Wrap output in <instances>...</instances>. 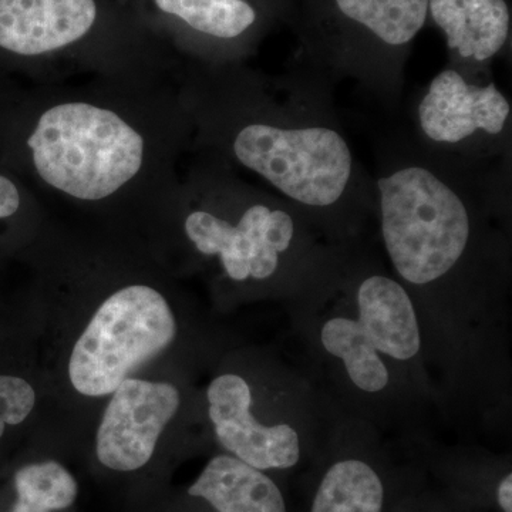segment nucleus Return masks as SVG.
I'll use <instances>...</instances> for the list:
<instances>
[{"label":"nucleus","mask_w":512,"mask_h":512,"mask_svg":"<svg viewBox=\"0 0 512 512\" xmlns=\"http://www.w3.org/2000/svg\"><path fill=\"white\" fill-rule=\"evenodd\" d=\"M412 477L375 453L338 451L319 468L305 512H392Z\"/></svg>","instance_id":"9d476101"},{"label":"nucleus","mask_w":512,"mask_h":512,"mask_svg":"<svg viewBox=\"0 0 512 512\" xmlns=\"http://www.w3.org/2000/svg\"><path fill=\"white\" fill-rule=\"evenodd\" d=\"M188 495L201 498L215 512H292L275 478L229 454L212 458Z\"/></svg>","instance_id":"ddd939ff"},{"label":"nucleus","mask_w":512,"mask_h":512,"mask_svg":"<svg viewBox=\"0 0 512 512\" xmlns=\"http://www.w3.org/2000/svg\"><path fill=\"white\" fill-rule=\"evenodd\" d=\"M168 204L180 210L195 254L215 259L235 285L302 293L335 252L336 245L320 247L322 234L295 205L208 154L181 175Z\"/></svg>","instance_id":"20e7f679"},{"label":"nucleus","mask_w":512,"mask_h":512,"mask_svg":"<svg viewBox=\"0 0 512 512\" xmlns=\"http://www.w3.org/2000/svg\"><path fill=\"white\" fill-rule=\"evenodd\" d=\"M22 205V192L12 178L0 174V220L13 217Z\"/></svg>","instance_id":"a211bd4d"},{"label":"nucleus","mask_w":512,"mask_h":512,"mask_svg":"<svg viewBox=\"0 0 512 512\" xmlns=\"http://www.w3.org/2000/svg\"><path fill=\"white\" fill-rule=\"evenodd\" d=\"M36 393L26 380L0 376V437L6 424L16 426L26 420L35 407Z\"/></svg>","instance_id":"f3484780"},{"label":"nucleus","mask_w":512,"mask_h":512,"mask_svg":"<svg viewBox=\"0 0 512 512\" xmlns=\"http://www.w3.org/2000/svg\"><path fill=\"white\" fill-rule=\"evenodd\" d=\"M158 10L218 45H242L261 16L249 0H154Z\"/></svg>","instance_id":"4468645a"},{"label":"nucleus","mask_w":512,"mask_h":512,"mask_svg":"<svg viewBox=\"0 0 512 512\" xmlns=\"http://www.w3.org/2000/svg\"><path fill=\"white\" fill-rule=\"evenodd\" d=\"M157 76L100 77L80 89H50L25 148L46 195L107 207L136 197L170 202L178 160L192 147L180 84Z\"/></svg>","instance_id":"7ed1b4c3"},{"label":"nucleus","mask_w":512,"mask_h":512,"mask_svg":"<svg viewBox=\"0 0 512 512\" xmlns=\"http://www.w3.org/2000/svg\"><path fill=\"white\" fill-rule=\"evenodd\" d=\"M180 406L173 384L126 379L113 392L97 433L100 463L114 471L146 466Z\"/></svg>","instance_id":"1a4fd4ad"},{"label":"nucleus","mask_w":512,"mask_h":512,"mask_svg":"<svg viewBox=\"0 0 512 512\" xmlns=\"http://www.w3.org/2000/svg\"><path fill=\"white\" fill-rule=\"evenodd\" d=\"M406 126L437 153L476 163L512 161L511 101L493 76L447 66L414 100Z\"/></svg>","instance_id":"0eeeda50"},{"label":"nucleus","mask_w":512,"mask_h":512,"mask_svg":"<svg viewBox=\"0 0 512 512\" xmlns=\"http://www.w3.org/2000/svg\"><path fill=\"white\" fill-rule=\"evenodd\" d=\"M96 0H0V47L23 57L76 45L97 22Z\"/></svg>","instance_id":"9b49d317"},{"label":"nucleus","mask_w":512,"mask_h":512,"mask_svg":"<svg viewBox=\"0 0 512 512\" xmlns=\"http://www.w3.org/2000/svg\"><path fill=\"white\" fill-rule=\"evenodd\" d=\"M180 90L195 150L255 175L330 244L359 242L376 217L375 188L328 84L295 64L266 76L238 62L195 67Z\"/></svg>","instance_id":"f257e3e1"},{"label":"nucleus","mask_w":512,"mask_h":512,"mask_svg":"<svg viewBox=\"0 0 512 512\" xmlns=\"http://www.w3.org/2000/svg\"><path fill=\"white\" fill-rule=\"evenodd\" d=\"M427 20L429 0H305L295 66L333 90L355 83L394 116L410 49Z\"/></svg>","instance_id":"39448f33"},{"label":"nucleus","mask_w":512,"mask_h":512,"mask_svg":"<svg viewBox=\"0 0 512 512\" xmlns=\"http://www.w3.org/2000/svg\"><path fill=\"white\" fill-rule=\"evenodd\" d=\"M511 163L421 146L406 123L376 136V217L392 274L417 306L483 301L507 282Z\"/></svg>","instance_id":"f03ea898"},{"label":"nucleus","mask_w":512,"mask_h":512,"mask_svg":"<svg viewBox=\"0 0 512 512\" xmlns=\"http://www.w3.org/2000/svg\"><path fill=\"white\" fill-rule=\"evenodd\" d=\"M392 512H485L460 500L448 491H434L421 484L420 477L410 478Z\"/></svg>","instance_id":"dca6fc26"},{"label":"nucleus","mask_w":512,"mask_h":512,"mask_svg":"<svg viewBox=\"0 0 512 512\" xmlns=\"http://www.w3.org/2000/svg\"><path fill=\"white\" fill-rule=\"evenodd\" d=\"M18 497L45 504L50 511H62L73 505L79 487L69 471L56 461L30 464L15 476Z\"/></svg>","instance_id":"2eb2a0df"},{"label":"nucleus","mask_w":512,"mask_h":512,"mask_svg":"<svg viewBox=\"0 0 512 512\" xmlns=\"http://www.w3.org/2000/svg\"><path fill=\"white\" fill-rule=\"evenodd\" d=\"M10 512H52L46 505L35 503V501L26 500V498H19L16 504L13 505Z\"/></svg>","instance_id":"6ab92c4d"},{"label":"nucleus","mask_w":512,"mask_h":512,"mask_svg":"<svg viewBox=\"0 0 512 512\" xmlns=\"http://www.w3.org/2000/svg\"><path fill=\"white\" fill-rule=\"evenodd\" d=\"M429 20L446 39L448 66L493 76L491 64L510 43L508 0H429Z\"/></svg>","instance_id":"f8f14e48"},{"label":"nucleus","mask_w":512,"mask_h":512,"mask_svg":"<svg viewBox=\"0 0 512 512\" xmlns=\"http://www.w3.org/2000/svg\"><path fill=\"white\" fill-rule=\"evenodd\" d=\"M215 436L229 456L256 470L291 471L301 464V434L291 423L262 424L252 413L251 387L244 377L225 373L207 392Z\"/></svg>","instance_id":"6e6552de"},{"label":"nucleus","mask_w":512,"mask_h":512,"mask_svg":"<svg viewBox=\"0 0 512 512\" xmlns=\"http://www.w3.org/2000/svg\"><path fill=\"white\" fill-rule=\"evenodd\" d=\"M174 313L163 293L146 284L123 286L106 299L82 333L69 376L84 396L113 393L128 375L175 338Z\"/></svg>","instance_id":"423d86ee"}]
</instances>
